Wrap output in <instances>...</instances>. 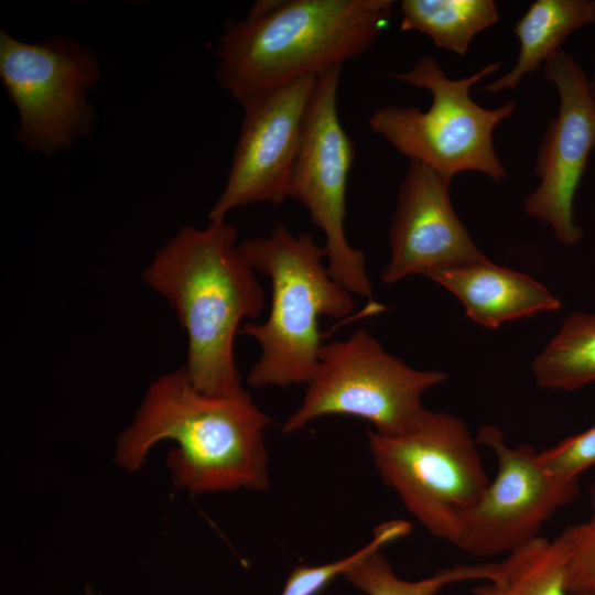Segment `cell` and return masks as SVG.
Wrapping results in <instances>:
<instances>
[{"instance_id": "cell-1", "label": "cell", "mask_w": 595, "mask_h": 595, "mask_svg": "<svg viewBox=\"0 0 595 595\" xmlns=\"http://www.w3.org/2000/svg\"><path fill=\"white\" fill-rule=\"evenodd\" d=\"M271 423L247 391L206 394L181 367L150 385L133 422L117 440L115 461L136 472L155 444L169 440L175 446L166 465L177 488L262 491L269 486L264 431Z\"/></svg>"}, {"instance_id": "cell-2", "label": "cell", "mask_w": 595, "mask_h": 595, "mask_svg": "<svg viewBox=\"0 0 595 595\" xmlns=\"http://www.w3.org/2000/svg\"><path fill=\"white\" fill-rule=\"evenodd\" d=\"M149 286L165 298L187 336L185 370L193 386L210 396L245 392L234 342L245 318L264 306V291L226 220L206 228L186 226L143 271Z\"/></svg>"}, {"instance_id": "cell-3", "label": "cell", "mask_w": 595, "mask_h": 595, "mask_svg": "<svg viewBox=\"0 0 595 595\" xmlns=\"http://www.w3.org/2000/svg\"><path fill=\"white\" fill-rule=\"evenodd\" d=\"M391 0H258L227 23L216 76L239 104L366 53L392 14Z\"/></svg>"}, {"instance_id": "cell-4", "label": "cell", "mask_w": 595, "mask_h": 595, "mask_svg": "<svg viewBox=\"0 0 595 595\" xmlns=\"http://www.w3.org/2000/svg\"><path fill=\"white\" fill-rule=\"evenodd\" d=\"M239 248L255 271L269 278L272 289L268 318L261 324L248 322L239 331L260 347L247 383L253 388L306 385L324 344L318 317L349 315L351 293L332 278L323 261L325 249L310 234L296 236L274 223L269 236L246 239Z\"/></svg>"}, {"instance_id": "cell-5", "label": "cell", "mask_w": 595, "mask_h": 595, "mask_svg": "<svg viewBox=\"0 0 595 595\" xmlns=\"http://www.w3.org/2000/svg\"><path fill=\"white\" fill-rule=\"evenodd\" d=\"M500 62L459 79L446 76L432 56L421 57L409 71L392 77L432 95L426 110L388 105L369 118L370 129L410 161L422 163L450 181L463 172H479L496 182L507 177L497 155L495 129L515 111V100L487 109L470 97L472 87L496 73Z\"/></svg>"}, {"instance_id": "cell-6", "label": "cell", "mask_w": 595, "mask_h": 595, "mask_svg": "<svg viewBox=\"0 0 595 595\" xmlns=\"http://www.w3.org/2000/svg\"><path fill=\"white\" fill-rule=\"evenodd\" d=\"M383 483L434 537L454 544L461 517L490 483L478 444L457 416L425 409L403 432H368Z\"/></svg>"}, {"instance_id": "cell-7", "label": "cell", "mask_w": 595, "mask_h": 595, "mask_svg": "<svg viewBox=\"0 0 595 595\" xmlns=\"http://www.w3.org/2000/svg\"><path fill=\"white\" fill-rule=\"evenodd\" d=\"M439 370H419L387 353L365 329L322 345L300 407L285 420L290 434L325 415H351L375 432L396 435L425 410L422 394L443 381Z\"/></svg>"}, {"instance_id": "cell-8", "label": "cell", "mask_w": 595, "mask_h": 595, "mask_svg": "<svg viewBox=\"0 0 595 595\" xmlns=\"http://www.w3.org/2000/svg\"><path fill=\"white\" fill-rule=\"evenodd\" d=\"M100 75L96 54L72 37L29 43L0 31V78L18 111L14 136L29 152L51 156L90 134L87 93Z\"/></svg>"}, {"instance_id": "cell-9", "label": "cell", "mask_w": 595, "mask_h": 595, "mask_svg": "<svg viewBox=\"0 0 595 595\" xmlns=\"http://www.w3.org/2000/svg\"><path fill=\"white\" fill-rule=\"evenodd\" d=\"M340 74L342 66H335L317 76L288 198L299 201L325 235L324 249L332 278L351 294L371 301L374 289L365 256L350 246L344 227L355 149L337 111Z\"/></svg>"}, {"instance_id": "cell-10", "label": "cell", "mask_w": 595, "mask_h": 595, "mask_svg": "<svg viewBox=\"0 0 595 595\" xmlns=\"http://www.w3.org/2000/svg\"><path fill=\"white\" fill-rule=\"evenodd\" d=\"M476 442L495 453L497 473L461 517L453 545L475 556L507 555L540 537L542 526L577 496L580 480L551 475L532 445L509 446L494 425L482 426Z\"/></svg>"}, {"instance_id": "cell-11", "label": "cell", "mask_w": 595, "mask_h": 595, "mask_svg": "<svg viewBox=\"0 0 595 595\" xmlns=\"http://www.w3.org/2000/svg\"><path fill=\"white\" fill-rule=\"evenodd\" d=\"M316 79L300 77L240 104V133L226 185L208 213L209 221L225 220L241 206L278 205L288 198Z\"/></svg>"}, {"instance_id": "cell-12", "label": "cell", "mask_w": 595, "mask_h": 595, "mask_svg": "<svg viewBox=\"0 0 595 595\" xmlns=\"http://www.w3.org/2000/svg\"><path fill=\"white\" fill-rule=\"evenodd\" d=\"M543 74L558 90L559 110L537 152L540 183L523 207L528 216L549 225L560 244L572 247L583 237L574 199L595 149V107L583 67L563 48L544 63Z\"/></svg>"}, {"instance_id": "cell-13", "label": "cell", "mask_w": 595, "mask_h": 595, "mask_svg": "<svg viewBox=\"0 0 595 595\" xmlns=\"http://www.w3.org/2000/svg\"><path fill=\"white\" fill-rule=\"evenodd\" d=\"M450 183L410 161L388 231L390 259L381 282L394 284L412 274L487 259L454 210Z\"/></svg>"}, {"instance_id": "cell-14", "label": "cell", "mask_w": 595, "mask_h": 595, "mask_svg": "<svg viewBox=\"0 0 595 595\" xmlns=\"http://www.w3.org/2000/svg\"><path fill=\"white\" fill-rule=\"evenodd\" d=\"M424 277L450 291L470 320L490 329L562 306L561 301L534 278L488 259L433 270Z\"/></svg>"}, {"instance_id": "cell-15", "label": "cell", "mask_w": 595, "mask_h": 595, "mask_svg": "<svg viewBox=\"0 0 595 595\" xmlns=\"http://www.w3.org/2000/svg\"><path fill=\"white\" fill-rule=\"evenodd\" d=\"M595 23V0H536L516 22L519 52L513 67L487 84L490 94L515 89L534 73L575 31Z\"/></svg>"}, {"instance_id": "cell-16", "label": "cell", "mask_w": 595, "mask_h": 595, "mask_svg": "<svg viewBox=\"0 0 595 595\" xmlns=\"http://www.w3.org/2000/svg\"><path fill=\"white\" fill-rule=\"evenodd\" d=\"M403 32L428 35L439 48L464 56L472 41L499 20L494 0H403Z\"/></svg>"}, {"instance_id": "cell-17", "label": "cell", "mask_w": 595, "mask_h": 595, "mask_svg": "<svg viewBox=\"0 0 595 595\" xmlns=\"http://www.w3.org/2000/svg\"><path fill=\"white\" fill-rule=\"evenodd\" d=\"M565 547L558 536L539 537L497 562L493 577L474 595H570L566 587Z\"/></svg>"}, {"instance_id": "cell-18", "label": "cell", "mask_w": 595, "mask_h": 595, "mask_svg": "<svg viewBox=\"0 0 595 595\" xmlns=\"http://www.w3.org/2000/svg\"><path fill=\"white\" fill-rule=\"evenodd\" d=\"M531 370L538 387L574 391L595 381V314L571 313L536 356Z\"/></svg>"}, {"instance_id": "cell-19", "label": "cell", "mask_w": 595, "mask_h": 595, "mask_svg": "<svg viewBox=\"0 0 595 595\" xmlns=\"http://www.w3.org/2000/svg\"><path fill=\"white\" fill-rule=\"evenodd\" d=\"M497 562L476 565L458 564L433 575L408 581L400 578L380 550L364 558L344 575L367 595H435L443 587L465 581H487L496 572Z\"/></svg>"}, {"instance_id": "cell-20", "label": "cell", "mask_w": 595, "mask_h": 595, "mask_svg": "<svg viewBox=\"0 0 595 595\" xmlns=\"http://www.w3.org/2000/svg\"><path fill=\"white\" fill-rule=\"evenodd\" d=\"M411 524L404 520H390L374 529L371 540L356 552L321 565H296L289 574L280 595H317L334 578L345 575L370 553L399 538L407 536Z\"/></svg>"}, {"instance_id": "cell-21", "label": "cell", "mask_w": 595, "mask_h": 595, "mask_svg": "<svg viewBox=\"0 0 595 595\" xmlns=\"http://www.w3.org/2000/svg\"><path fill=\"white\" fill-rule=\"evenodd\" d=\"M567 555L566 587L570 595H595V512L560 533Z\"/></svg>"}, {"instance_id": "cell-22", "label": "cell", "mask_w": 595, "mask_h": 595, "mask_svg": "<svg viewBox=\"0 0 595 595\" xmlns=\"http://www.w3.org/2000/svg\"><path fill=\"white\" fill-rule=\"evenodd\" d=\"M538 457L551 475L563 480H580L585 470L595 466V424L538 452Z\"/></svg>"}, {"instance_id": "cell-23", "label": "cell", "mask_w": 595, "mask_h": 595, "mask_svg": "<svg viewBox=\"0 0 595 595\" xmlns=\"http://www.w3.org/2000/svg\"><path fill=\"white\" fill-rule=\"evenodd\" d=\"M588 88H589V94H591V97L595 107V63H594L592 76L591 78H588Z\"/></svg>"}, {"instance_id": "cell-24", "label": "cell", "mask_w": 595, "mask_h": 595, "mask_svg": "<svg viewBox=\"0 0 595 595\" xmlns=\"http://www.w3.org/2000/svg\"><path fill=\"white\" fill-rule=\"evenodd\" d=\"M589 504H591L593 512H595V482L589 488Z\"/></svg>"}, {"instance_id": "cell-25", "label": "cell", "mask_w": 595, "mask_h": 595, "mask_svg": "<svg viewBox=\"0 0 595 595\" xmlns=\"http://www.w3.org/2000/svg\"><path fill=\"white\" fill-rule=\"evenodd\" d=\"M86 595H99L97 593H95L93 589H90L89 587L86 588Z\"/></svg>"}, {"instance_id": "cell-26", "label": "cell", "mask_w": 595, "mask_h": 595, "mask_svg": "<svg viewBox=\"0 0 595 595\" xmlns=\"http://www.w3.org/2000/svg\"><path fill=\"white\" fill-rule=\"evenodd\" d=\"M584 595H586V594H584Z\"/></svg>"}]
</instances>
